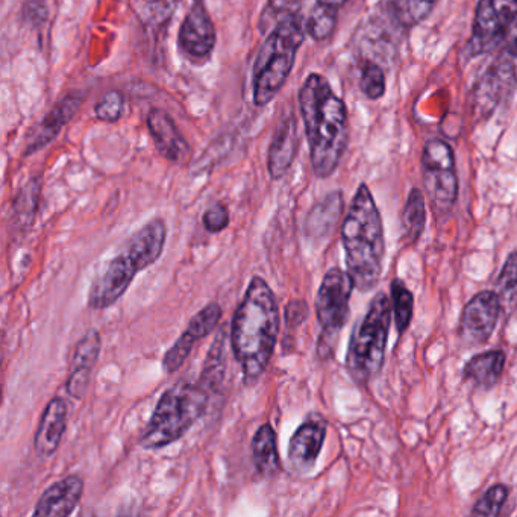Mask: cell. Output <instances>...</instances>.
Returning <instances> with one entry per match:
<instances>
[{
	"mask_svg": "<svg viewBox=\"0 0 517 517\" xmlns=\"http://www.w3.org/2000/svg\"><path fill=\"white\" fill-rule=\"evenodd\" d=\"M299 108L317 178H329L340 166L349 143L348 108L320 73L307 76L299 90Z\"/></svg>",
	"mask_w": 517,
	"mask_h": 517,
	"instance_id": "obj_1",
	"label": "cell"
},
{
	"mask_svg": "<svg viewBox=\"0 0 517 517\" xmlns=\"http://www.w3.org/2000/svg\"><path fill=\"white\" fill-rule=\"evenodd\" d=\"M279 336V307L266 279L254 276L231 323V346L246 384L269 367Z\"/></svg>",
	"mask_w": 517,
	"mask_h": 517,
	"instance_id": "obj_2",
	"label": "cell"
},
{
	"mask_svg": "<svg viewBox=\"0 0 517 517\" xmlns=\"http://www.w3.org/2000/svg\"><path fill=\"white\" fill-rule=\"evenodd\" d=\"M342 243L346 267L355 289H375L383 273L386 243L383 220L366 184H361L349 205L342 225Z\"/></svg>",
	"mask_w": 517,
	"mask_h": 517,
	"instance_id": "obj_3",
	"label": "cell"
},
{
	"mask_svg": "<svg viewBox=\"0 0 517 517\" xmlns=\"http://www.w3.org/2000/svg\"><path fill=\"white\" fill-rule=\"evenodd\" d=\"M166 239V223L158 217L134 232L119 254L94 276L88 292V307L102 311L116 304L128 292L135 276L161 257Z\"/></svg>",
	"mask_w": 517,
	"mask_h": 517,
	"instance_id": "obj_4",
	"label": "cell"
},
{
	"mask_svg": "<svg viewBox=\"0 0 517 517\" xmlns=\"http://www.w3.org/2000/svg\"><path fill=\"white\" fill-rule=\"evenodd\" d=\"M305 34L307 29L301 13L282 17L267 32L252 70V94L257 107L269 105L286 85Z\"/></svg>",
	"mask_w": 517,
	"mask_h": 517,
	"instance_id": "obj_5",
	"label": "cell"
},
{
	"mask_svg": "<svg viewBox=\"0 0 517 517\" xmlns=\"http://www.w3.org/2000/svg\"><path fill=\"white\" fill-rule=\"evenodd\" d=\"M213 392L198 381L181 380L167 389L158 401L140 445L160 449L178 442L207 413Z\"/></svg>",
	"mask_w": 517,
	"mask_h": 517,
	"instance_id": "obj_6",
	"label": "cell"
},
{
	"mask_svg": "<svg viewBox=\"0 0 517 517\" xmlns=\"http://www.w3.org/2000/svg\"><path fill=\"white\" fill-rule=\"evenodd\" d=\"M392 313L390 299L380 292L370 302L361 322L355 325L346 355V367L355 383L367 384L383 369Z\"/></svg>",
	"mask_w": 517,
	"mask_h": 517,
	"instance_id": "obj_7",
	"label": "cell"
},
{
	"mask_svg": "<svg viewBox=\"0 0 517 517\" xmlns=\"http://www.w3.org/2000/svg\"><path fill=\"white\" fill-rule=\"evenodd\" d=\"M355 289L351 275L340 267H333L323 276L316 296V316L322 326L319 339L320 357L333 354L337 337L349 319V301Z\"/></svg>",
	"mask_w": 517,
	"mask_h": 517,
	"instance_id": "obj_8",
	"label": "cell"
},
{
	"mask_svg": "<svg viewBox=\"0 0 517 517\" xmlns=\"http://www.w3.org/2000/svg\"><path fill=\"white\" fill-rule=\"evenodd\" d=\"M422 181L437 216L451 213L458 199V175L454 151L440 138L427 141L423 148Z\"/></svg>",
	"mask_w": 517,
	"mask_h": 517,
	"instance_id": "obj_9",
	"label": "cell"
},
{
	"mask_svg": "<svg viewBox=\"0 0 517 517\" xmlns=\"http://www.w3.org/2000/svg\"><path fill=\"white\" fill-rule=\"evenodd\" d=\"M516 16L517 0H478L467 55L480 57L502 46Z\"/></svg>",
	"mask_w": 517,
	"mask_h": 517,
	"instance_id": "obj_10",
	"label": "cell"
},
{
	"mask_svg": "<svg viewBox=\"0 0 517 517\" xmlns=\"http://www.w3.org/2000/svg\"><path fill=\"white\" fill-rule=\"evenodd\" d=\"M517 88V75L511 61L496 60L481 75L472 90V110L480 119H487L493 111L507 104Z\"/></svg>",
	"mask_w": 517,
	"mask_h": 517,
	"instance_id": "obj_11",
	"label": "cell"
},
{
	"mask_svg": "<svg viewBox=\"0 0 517 517\" xmlns=\"http://www.w3.org/2000/svg\"><path fill=\"white\" fill-rule=\"evenodd\" d=\"M216 41V26L205 7V0H193L179 28V51L190 63L204 64L213 55Z\"/></svg>",
	"mask_w": 517,
	"mask_h": 517,
	"instance_id": "obj_12",
	"label": "cell"
},
{
	"mask_svg": "<svg viewBox=\"0 0 517 517\" xmlns=\"http://www.w3.org/2000/svg\"><path fill=\"white\" fill-rule=\"evenodd\" d=\"M502 307L495 290H484L467 302L461 313L460 336L470 346L489 342L501 316Z\"/></svg>",
	"mask_w": 517,
	"mask_h": 517,
	"instance_id": "obj_13",
	"label": "cell"
},
{
	"mask_svg": "<svg viewBox=\"0 0 517 517\" xmlns=\"http://www.w3.org/2000/svg\"><path fill=\"white\" fill-rule=\"evenodd\" d=\"M222 319V307L217 302L205 305L188 323L187 329L163 358V369L166 373H175L192 354L193 348L205 337L210 336Z\"/></svg>",
	"mask_w": 517,
	"mask_h": 517,
	"instance_id": "obj_14",
	"label": "cell"
},
{
	"mask_svg": "<svg viewBox=\"0 0 517 517\" xmlns=\"http://www.w3.org/2000/svg\"><path fill=\"white\" fill-rule=\"evenodd\" d=\"M328 423L319 413L308 414L301 427L295 431L289 445V463L298 474H307L313 469L322 452Z\"/></svg>",
	"mask_w": 517,
	"mask_h": 517,
	"instance_id": "obj_15",
	"label": "cell"
},
{
	"mask_svg": "<svg viewBox=\"0 0 517 517\" xmlns=\"http://www.w3.org/2000/svg\"><path fill=\"white\" fill-rule=\"evenodd\" d=\"M84 96L81 93L67 94L66 98L61 99L49 113L46 114L40 125L35 126L34 131L29 134L26 140L25 155L35 154L51 145L52 141L61 134L64 128L72 122L73 117L78 114Z\"/></svg>",
	"mask_w": 517,
	"mask_h": 517,
	"instance_id": "obj_16",
	"label": "cell"
},
{
	"mask_svg": "<svg viewBox=\"0 0 517 517\" xmlns=\"http://www.w3.org/2000/svg\"><path fill=\"white\" fill-rule=\"evenodd\" d=\"M299 149L298 123L293 113L284 114L273 134L269 152H267V170L270 178H284L289 173Z\"/></svg>",
	"mask_w": 517,
	"mask_h": 517,
	"instance_id": "obj_17",
	"label": "cell"
},
{
	"mask_svg": "<svg viewBox=\"0 0 517 517\" xmlns=\"http://www.w3.org/2000/svg\"><path fill=\"white\" fill-rule=\"evenodd\" d=\"M84 495V480L69 475L44 490L35 505V517H67L75 511Z\"/></svg>",
	"mask_w": 517,
	"mask_h": 517,
	"instance_id": "obj_18",
	"label": "cell"
},
{
	"mask_svg": "<svg viewBox=\"0 0 517 517\" xmlns=\"http://www.w3.org/2000/svg\"><path fill=\"white\" fill-rule=\"evenodd\" d=\"M146 123H148L149 134L154 140L155 148L164 160L173 164H181L187 160L190 146L166 111L154 108L149 111Z\"/></svg>",
	"mask_w": 517,
	"mask_h": 517,
	"instance_id": "obj_19",
	"label": "cell"
},
{
	"mask_svg": "<svg viewBox=\"0 0 517 517\" xmlns=\"http://www.w3.org/2000/svg\"><path fill=\"white\" fill-rule=\"evenodd\" d=\"M99 354H101V336L98 329H90L84 334L72 358V370H70L69 380L66 389L72 398L82 399L87 392L90 383L91 373L94 366L98 364Z\"/></svg>",
	"mask_w": 517,
	"mask_h": 517,
	"instance_id": "obj_20",
	"label": "cell"
},
{
	"mask_svg": "<svg viewBox=\"0 0 517 517\" xmlns=\"http://www.w3.org/2000/svg\"><path fill=\"white\" fill-rule=\"evenodd\" d=\"M67 428V404L54 398L44 408L34 437V449L40 458H49L60 448Z\"/></svg>",
	"mask_w": 517,
	"mask_h": 517,
	"instance_id": "obj_21",
	"label": "cell"
},
{
	"mask_svg": "<svg viewBox=\"0 0 517 517\" xmlns=\"http://www.w3.org/2000/svg\"><path fill=\"white\" fill-rule=\"evenodd\" d=\"M505 367V354L502 351H486L467 361L463 378L478 389L490 390L501 380Z\"/></svg>",
	"mask_w": 517,
	"mask_h": 517,
	"instance_id": "obj_22",
	"label": "cell"
},
{
	"mask_svg": "<svg viewBox=\"0 0 517 517\" xmlns=\"http://www.w3.org/2000/svg\"><path fill=\"white\" fill-rule=\"evenodd\" d=\"M41 179L34 178L26 182L17 193L11 208V229L14 234L26 235L34 225L40 201Z\"/></svg>",
	"mask_w": 517,
	"mask_h": 517,
	"instance_id": "obj_23",
	"label": "cell"
},
{
	"mask_svg": "<svg viewBox=\"0 0 517 517\" xmlns=\"http://www.w3.org/2000/svg\"><path fill=\"white\" fill-rule=\"evenodd\" d=\"M252 460H254L255 469L261 477H275L281 470L276 433L270 423L261 425L252 439Z\"/></svg>",
	"mask_w": 517,
	"mask_h": 517,
	"instance_id": "obj_24",
	"label": "cell"
},
{
	"mask_svg": "<svg viewBox=\"0 0 517 517\" xmlns=\"http://www.w3.org/2000/svg\"><path fill=\"white\" fill-rule=\"evenodd\" d=\"M343 207L345 204H343L342 192L329 193L323 201L314 205L313 210L308 214L305 232L316 239L325 237L336 228L337 222L342 216Z\"/></svg>",
	"mask_w": 517,
	"mask_h": 517,
	"instance_id": "obj_25",
	"label": "cell"
},
{
	"mask_svg": "<svg viewBox=\"0 0 517 517\" xmlns=\"http://www.w3.org/2000/svg\"><path fill=\"white\" fill-rule=\"evenodd\" d=\"M402 239L407 246L416 245L427 225V204L419 188H411L401 216Z\"/></svg>",
	"mask_w": 517,
	"mask_h": 517,
	"instance_id": "obj_26",
	"label": "cell"
},
{
	"mask_svg": "<svg viewBox=\"0 0 517 517\" xmlns=\"http://www.w3.org/2000/svg\"><path fill=\"white\" fill-rule=\"evenodd\" d=\"M439 0H387V10L396 25L414 28L430 17Z\"/></svg>",
	"mask_w": 517,
	"mask_h": 517,
	"instance_id": "obj_27",
	"label": "cell"
},
{
	"mask_svg": "<svg viewBox=\"0 0 517 517\" xmlns=\"http://www.w3.org/2000/svg\"><path fill=\"white\" fill-rule=\"evenodd\" d=\"M225 375L226 337L225 334L222 333L219 337H216L213 345H211L210 351H208L199 380H201L214 395V393L219 392L220 387H222Z\"/></svg>",
	"mask_w": 517,
	"mask_h": 517,
	"instance_id": "obj_28",
	"label": "cell"
},
{
	"mask_svg": "<svg viewBox=\"0 0 517 517\" xmlns=\"http://www.w3.org/2000/svg\"><path fill=\"white\" fill-rule=\"evenodd\" d=\"M496 295L505 316H517V251L508 255L496 279Z\"/></svg>",
	"mask_w": 517,
	"mask_h": 517,
	"instance_id": "obj_29",
	"label": "cell"
},
{
	"mask_svg": "<svg viewBox=\"0 0 517 517\" xmlns=\"http://www.w3.org/2000/svg\"><path fill=\"white\" fill-rule=\"evenodd\" d=\"M337 17H339V8L322 4L316 0L311 8L310 16L305 20L307 34L316 41L328 40L336 31Z\"/></svg>",
	"mask_w": 517,
	"mask_h": 517,
	"instance_id": "obj_30",
	"label": "cell"
},
{
	"mask_svg": "<svg viewBox=\"0 0 517 517\" xmlns=\"http://www.w3.org/2000/svg\"><path fill=\"white\" fill-rule=\"evenodd\" d=\"M392 308L395 314L396 329L399 334H404L413 319L414 296L405 286L402 279L396 278L392 281Z\"/></svg>",
	"mask_w": 517,
	"mask_h": 517,
	"instance_id": "obj_31",
	"label": "cell"
},
{
	"mask_svg": "<svg viewBox=\"0 0 517 517\" xmlns=\"http://www.w3.org/2000/svg\"><path fill=\"white\" fill-rule=\"evenodd\" d=\"M360 90L370 101H380L386 94V75L384 70L373 61L360 64Z\"/></svg>",
	"mask_w": 517,
	"mask_h": 517,
	"instance_id": "obj_32",
	"label": "cell"
},
{
	"mask_svg": "<svg viewBox=\"0 0 517 517\" xmlns=\"http://www.w3.org/2000/svg\"><path fill=\"white\" fill-rule=\"evenodd\" d=\"M296 13H301V0H269L258 22L260 31L267 34L282 17Z\"/></svg>",
	"mask_w": 517,
	"mask_h": 517,
	"instance_id": "obj_33",
	"label": "cell"
},
{
	"mask_svg": "<svg viewBox=\"0 0 517 517\" xmlns=\"http://www.w3.org/2000/svg\"><path fill=\"white\" fill-rule=\"evenodd\" d=\"M507 498L508 487L504 484H495L481 496V499H478L472 514L474 516H499Z\"/></svg>",
	"mask_w": 517,
	"mask_h": 517,
	"instance_id": "obj_34",
	"label": "cell"
},
{
	"mask_svg": "<svg viewBox=\"0 0 517 517\" xmlns=\"http://www.w3.org/2000/svg\"><path fill=\"white\" fill-rule=\"evenodd\" d=\"M123 110H125L123 94L117 90L108 91L94 107V116L101 122L117 123L122 119Z\"/></svg>",
	"mask_w": 517,
	"mask_h": 517,
	"instance_id": "obj_35",
	"label": "cell"
},
{
	"mask_svg": "<svg viewBox=\"0 0 517 517\" xmlns=\"http://www.w3.org/2000/svg\"><path fill=\"white\" fill-rule=\"evenodd\" d=\"M229 220V211L225 205L217 204L211 205L207 211L204 213V217H202V223H204V228L207 229L211 234H217V232L225 231L228 228Z\"/></svg>",
	"mask_w": 517,
	"mask_h": 517,
	"instance_id": "obj_36",
	"label": "cell"
},
{
	"mask_svg": "<svg viewBox=\"0 0 517 517\" xmlns=\"http://www.w3.org/2000/svg\"><path fill=\"white\" fill-rule=\"evenodd\" d=\"M179 0H152L148 4V17L154 25H164L172 19Z\"/></svg>",
	"mask_w": 517,
	"mask_h": 517,
	"instance_id": "obj_37",
	"label": "cell"
},
{
	"mask_svg": "<svg viewBox=\"0 0 517 517\" xmlns=\"http://www.w3.org/2000/svg\"><path fill=\"white\" fill-rule=\"evenodd\" d=\"M23 19L32 26L43 25L47 20V8L41 0H26L22 8Z\"/></svg>",
	"mask_w": 517,
	"mask_h": 517,
	"instance_id": "obj_38",
	"label": "cell"
},
{
	"mask_svg": "<svg viewBox=\"0 0 517 517\" xmlns=\"http://www.w3.org/2000/svg\"><path fill=\"white\" fill-rule=\"evenodd\" d=\"M307 316L308 307L307 304H305V301L298 299V301L290 302V304L287 305L286 320L290 326L301 325V323L307 319Z\"/></svg>",
	"mask_w": 517,
	"mask_h": 517,
	"instance_id": "obj_39",
	"label": "cell"
},
{
	"mask_svg": "<svg viewBox=\"0 0 517 517\" xmlns=\"http://www.w3.org/2000/svg\"><path fill=\"white\" fill-rule=\"evenodd\" d=\"M502 46L505 47L507 54H510L511 57L517 60V16L514 17L513 23H511L510 28H508Z\"/></svg>",
	"mask_w": 517,
	"mask_h": 517,
	"instance_id": "obj_40",
	"label": "cell"
},
{
	"mask_svg": "<svg viewBox=\"0 0 517 517\" xmlns=\"http://www.w3.org/2000/svg\"><path fill=\"white\" fill-rule=\"evenodd\" d=\"M317 2H322V4L331 5V7L340 8L343 4H345L346 0H317Z\"/></svg>",
	"mask_w": 517,
	"mask_h": 517,
	"instance_id": "obj_41",
	"label": "cell"
}]
</instances>
